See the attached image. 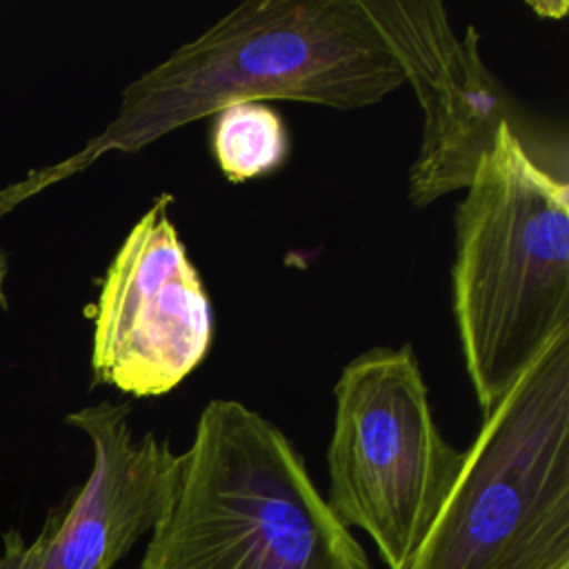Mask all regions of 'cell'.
<instances>
[{
    "instance_id": "obj_1",
    "label": "cell",
    "mask_w": 569,
    "mask_h": 569,
    "mask_svg": "<svg viewBox=\"0 0 569 569\" xmlns=\"http://www.w3.org/2000/svg\"><path fill=\"white\" fill-rule=\"evenodd\" d=\"M402 84V67L362 0L240 2L131 80L111 122L78 153L2 189L0 218L104 153L140 151L233 102L360 109Z\"/></svg>"
},
{
    "instance_id": "obj_10",
    "label": "cell",
    "mask_w": 569,
    "mask_h": 569,
    "mask_svg": "<svg viewBox=\"0 0 569 569\" xmlns=\"http://www.w3.org/2000/svg\"><path fill=\"white\" fill-rule=\"evenodd\" d=\"M38 538L27 540L20 531L4 533L0 549V569H38Z\"/></svg>"
},
{
    "instance_id": "obj_7",
    "label": "cell",
    "mask_w": 569,
    "mask_h": 569,
    "mask_svg": "<svg viewBox=\"0 0 569 569\" xmlns=\"http://www.w3.org/2000/svg\"><path fill=\"white\" fill-rule=\"evenodd\" d=\"M362 2L422 109L420 149L407 180L413 207L462 191L505 124L533 149L567 156L565 142H545L529 129L516 100L487 67L473 24L458 36L447 7L436 0Z\"/></svg>"
},
{
    "instance_id": "obj_3",
    "label": "cell",
    "mask_w": 569,
    "mask_h": 569,
    "mask_svg": "<svg viewBox=\"0 0 569 569\" xmlns=\"http://www.w3.org/2000/svg\"><path fill=\"white\" fill-rule=\"evenodd\" d=\"M138 569H373L305 458L262 413L216 398Z\"/></svg>"
},
{
    "instance_id": "obj_6",
    "label": "cell",
    "mask_w": 569,
    "mask_h": 569,
    "mask_svg": "<svg viewBox=\"0 0 569 569\" xmlns=\"http://www.w3.org/2000/svg\"><path fill=\"white\" fill-rule=\"evenodd\" d=\"M160 193L113 253L93 309V380L133 398L164 396L200 367L213 309Z\"/></svg>"
},
{
    "instance_id": "obj_5",
    "label": "cell",
    "mask_w": 569,
    "mask_h": 569,
    "mask_svg": "<svg viewBox=\"0 0 569 569\" xmlns=\"http://www.w3.org/2000/svg\"><path fill=\"white\" fill-rule=\"evenodd\" d=\"M327 505L365 531L387 569H407L462 451L440 431L411 345L351 358L333 387Z\"/></svg>"
},
{
    "instance_id": "obj_11",
    "label": "cell",
    "mask_w": 569,
    "mask_h": 569,
    "mask_svg": "<svg viewBox=\"0 0 569 569\" xmlns=\"http://www.w3.org/2000/svg\"><path fill=\"white\" fill-rule=\"evenodd\" d=\"M7 278H9V258L0 247V307H7Z\"/></svg>"
},
{
    "instance_id": "obj_8",
    "label": "cell",
    "mask_w": 569,
    "mask_h": 569,
    "mask_svg": "<svg viewBox=\"0 0 569 569\" xmlns=\"http://www.w3.org/2000/svg\"><path fill=\"white\" fill-rule=\"evenodd\" d=\"M127 402L80 407L67 422L91 445V471L38 531V569H113L167 513L180 453L153 431L136 436Z\"/></svg>"
},
{
    "instance_id": "obj_9",
    "label": "cell",
    "mask_w": 569,
    "mask_h": 569,
    "mask_svg": "<svg viewBox=\"0 0 569 569\" xmlns=\"http://www.w3.org/2000/svg\"><path fill=\"white\" fill-rule=\"evenodd\" d=\"M289 147L287 124L269 102L244 100L213 113L211 153L231 182L276 171L289 158Z\"/></svg>"
},
{
    "instance_id": "obj_4",
    "label": "cell",
    "mask_w": 569,
    "mask_h": 569,
    "mask_svg": "<svg viewBox=\"0 0 569 569\" xmlns=\"http://www.w3.org/2000/svg\"><path fill=\"white\" fill-rule=\"evenodd\" d=\"M407 569H569V327L482 416Z\"/></svg>"
},
{
    "instance_id": "obj_2",
    "label": "cell",
    "mask_w": 569,
    "mask_h": 569,
    "mask_svg": "<svg viewBox=\"0 0 569 569\" xmlns=\"http://www.w3.org/2000/svg\"><path fill=\"white\" fill-rule=\"evenodd\" d=\"M456 207L451 311L480 413L569 327L567 156L500 127Z\"/></svg>"
}]
</instances>
